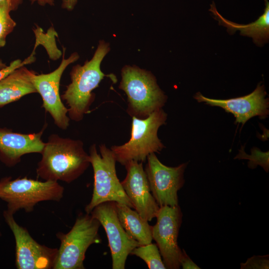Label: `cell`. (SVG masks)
I'll use <instances>...</instances> for the list:
<instances>
[{
    "instance_id": "6da1fadb",
    "label": "cell",
    "mask_w": 269,
    "mask_h": 269,
    "mask_svg": "<svg viewBox=\"0 0 269 269\" xmlns=\"http://www.w3.org/2000/svg\"><path fill=\"white\" fill-rule=\"evenodd\" d=\"M37 164L38 177L44 180L71 183L79 177L90 164L89 154L80 140L52 134L41 152Z\"/></svg>"
},
{
    "instance_id": "7a4b0ae2",
    "label": "cell",
    "mask_w": 269,
    "mask_h": 269,
    "mask_svg": "<svg viewBox=\"0 0 269 269\" xmlns=\"http://www.w3.org/2000/svg\"><path fill=\"white\" fill-rule=\"evenodd\" d=\"M110 50L109 44L100 40L92 59L83 65L73 66L70 73L71 83L61 96L67 105L70 119L79 122L89 112L95 100L92 91L107 76L101 70V63Z\"/></svg>"
},
{
    "instance_id": "3957f363",
    "label": "cell",
    "mask_w": 269,
    "mask_h": 269,
    "mask_svg": "<svg viewBox=\"0 0 269 269\" xmlns=\"http://www.w3.org/2000/svg\"><path fill=\"white\" fill-rule=\"evenodd\" d=\"M121 77L119 88L127 96V112L131 117L145 119L164 106L167 97L150 71L135 65H126L121 71Z\"/></svg>"
},
{
    "instance_id": "277c9868",
    "label": "cell",
    "mask_w": 269,
    "mask_h": 269,
    "mask_svg": "<svg viewBox=\"0 0 269 269\" xmlns=\"http://www.w3.org/2000/svg\"><path fill=\"white\" fill-rule=\"evenodd\" d=\"M132 117L130 140L121 145H113L111 149L117 161L125 165L134 160L144 162L152 153H159L165 146L157 136L158 129L166 124L167 114L162 108L157 110L145 119Z\"/></svg>"
},
{
    "instance_id": "5b68a950",
    "label": "cell",
    "mask_w": 269,
    "mask_h": 269,
    "mask_svg": "<svg viewBox=\"0 0 269 269\" xmlns=\"http://www.w3.org/2000/svg\"><path fill=\"white\" fill-rule=\"evenodd\" d=\"M63 193L64 188L57 181H41L26 177L13 180L6 177L0 180V199L7 203L6 210L13 215L20 209L32 212L42 201H59Z\"/></svg>"
},
{
    "instance_id": "8992f818",
    "label": "cell",
    "mask_w": 269,
    "mask_h": 269,
    "mask_svg": "<svg viewBox=\"0 0 269 269\" xmlns=\"http://www.w3.org/2000/svg\"><path fill=\"white\" fill-rule=\"evenodd\" d=\"M99 150L100 154L95 144L89 150L94 181L91 200L85 209L86 213L90 214L96 206L107 201L124 204L134 208L117 177V160L113 152L103 143L100 145Z\"/></svg>"
},
{
    "instance_id": "52a82bcc",
    "label": "cell",
    "mask_w": 269,
    "mask_h": 269,
    "mask_svg": "<svg viewBox=\"0 0 269 269\" xmlns=\"http://www.w3.org/2000/svg\"><path fill=\"white\" fill-rule=\"evenodd\" d=\"M99 221L90 214L78 215L71 229L66 234L59 232L60 245L53 269H83L85 254L93 244L101 242Z\"/></svg>"
},
{
    "instance_id": "ba28073f",
    "label": "cell",
    "mask_w": 269,
    "mask_h": 269,
    "mask_svg": "<svg viewBox=\"0 0 269 269\" xmlns=\"http://www.w3.org/2000/svg\"><path fill=\"white\" fill-rule=\"evenodd\" d=\"M144 171L151 194L159 207L178 205L177 192L184 184V173L188 162L175 167L162 163L155 153L147 157Z\"/></svg>"
},
{
    "instance_id": "9c48e42d",
    "label": "cell",
    "mask_w": 269,
    "mask_h": 269,
    "mask_svg": "<svg viewBox=\"0 0 269 269\" xmlns=\"http://www.w3.org/2000/svg\"><path fill=\"white\" fill-rule=\"evenodd\" d=\"M3 215L12 231L15 242V266L18 269H53L57 248L37 243L27 229L18 225L13 214L5 210Z\"/></svg>"
},
{
    "instance_id": "30bf717a",
    "label": "cell",
    "mask_w": 269,
    "mask_h": 269,
    "mask_svg": "<svg viewBox=\"0 0 269 269\" xmlns=\"http://www.w3.org/2000/svg\"><path fill=\"white\" fill-rule=\"evenodd\" d=\"M157 222L152 226V239L156 243L166 269L180 268L182 250L177 238L182 223V213L179 205L160 207L156 215Z\"/></svg>"
},
{
    "instance_id": "8fae6325",
    "label": "cell",
    "mask_w": 269,
    "mask_h": 269,
    "mask_svg": "<svg viewBox=\"0 0 269 269\" xmlns=\"http://www.w3.org/2000/svg\"><path fill=\"white\" fill-rule=\"evenodd\" d=\"M97 219L106 233L112 259V269H124L128 256L139 243L127 233L118 217L116 202L96 206L90 213Z\"/></svg>"
},
{
    "instance_id": "7c38bea8",
    "label": "cell",
    "mask_w": 269,
    "mask_h": 269,
    "mask_svg": "<svg viewBox=\"0 0 269 269\" xmlns=\"http://www.w3.org/2000/svg\"><path fill=\"white\" fill-rule=\"evenodd\" d=\"M62 60L57 68L47 74H34V85L37 93L42 99V107L49 113L55 124L62 130H66L69 125L70 118L67 108L62 102L59 93V86L62 75L69 65L79 58L77 52L73 53L65 58V48L63 47Z\"/></svg>"
},
{
    "instance_id": "4fadbf2b",
    "label": "cell",
    "mask_w": 269,
    "mask_h": 269,
    "mask_svg": "<svg viewBox=\"0 0 269 269\" xmlns=\"http://www.w3.org/2000/svg\"><path fill=\"white\" fill-rule=\"evenodd\" d=\"M267 93L263 85L259 83L251 93L242 97L221 100L210 99L204 96L200 92L196 93L194 98L199 103L204 102L211 106L219 107L226 112L232 114L235 124L243 126L251 118L258 116L265 119L269 114V101L266 98Z\"/></svg>"
},
{
    "instance_id": "5bb4252c",
    "label": "cell",
    "mask_w": 269,
    "mask_h": 269,
    "mask_svg": "<svg viewBox=\"0 0 269 269\" xmlns=\"http://www.w3.org/2000/svg\"><path fill=\"white\" fill-rule=\"evenodd\" d=\"M127 174L121 182L134 208L148 221L156 217L160 207L150 190L142 162L131 160L124 165Z\"/></svg>"
},
{
    "instance_id": "9a60e30c",
    "label": "cell",
    "mask_w": 269,
    "mask_h": 269,
    "mask_svg": "<svg viewBox=\"0 0 269 269\" xmlns=\"http://www.w3.org/2000/svg\"><path fill=\"white\" fill-rule=\"evenodd\" d=\"M46 125L38 133L21 134L0 128V160L11 167L20 162L21 157L31 153H41L45 142L41 136Z\"/></svg>"
},
{
    "instance_id": "2e32d148",
    "label": "cell",
    "mask_w": 269,
    "mask_h": 269,
    "mask_svg": "<svg viewBox=\"0 0 269 269\" xmlns=\"http://www.w3.org/2000/svg\"><path fill=\"white\" fill-rule=\"evenodd\" d=\"M36 73L23 66L0 80V108L22 97L37 93L33 78Z\"/></svg>"
},
{
    "instance_id": "e0dca14e",
    "label": "cell",
    "mask_w": 269,
    "mask_h": 269,
    "mask_svg": "<svg viewBox=\"0 0 269 269\" xmlns=\"http://www.w3.org/2000/svg\"><path fill=\"white\" fill-rule=\"evenodd\" d=\"M265 1V8L263 14L256 21L248 24H238L226 19L219 13L214 2L210 5L209 11L220 25L227 28L229 33L233 34L239 30L241 35L253 38L256 44L262 46L268 41L269 38V2L268 0Z\"/></svg>"
},
{
    "instance_id": "ac0fdd59",
    "label": "cell",
    "mask_w": 269,
    "mask_h": 269,
    "mask_svg": "<svg viewBox=\"0 0 269 269\" xmlns=\"http://www.w3.org/2000/svg\"><path fill=\"white\" fill-rule=\"evenodd\" d=\"M119 220L128 235L140 246L151 243L152 226L137 211L126 204L116 202Z\"/></svg>"
},
{
    "instance_id": "d6986e66",
    "label": "cell",
    "mask_w": 269,
    "mask_h": 269,
    "mask_svg": "<svg viewBox=\"0 0 269 269\" xmlns=\"http://www.w3.org/2000/svg\"><path fill=\"white\" fill-rule=\"evenodd\" d=\"M130 254L143 260L149 269H166L156 244L150 243L139 246L135 248Z\"/></svg>"
},
{
    "instance_id": "ffe728a7",
    "label": "cell",
    "mask_w": 269,
    "mask_h": 269,
    "mask_svg": "<svg viewBox=\"0 0 269 269\" xmlns=\"http://www.w3.org/2000/svg\"><path fill=\"white\" fill-rule=\"evenodd\" d=\"M11 11V7L7 0L0 1V47L5 46L7 36L16 26V22L10 15Z\"/></svg>"
},
{
    "instance_id": "44dd1931",
    "label": "cell",
    "mask_w": 269,
    "mask_h": 269,
    "mask_svg": "<svg viewBox=\"0 0 269 269\" xmlns=\"http://www.w3.org/2000/svg\"><path fill=\"white\" fill-rule=\"evenodd\" d=\"M235 159H248L249 160L248 163L249 168L254 169L256 168L258 165H260L267 172L269 171V151L263 152L258 148L254 147L251 149V155H249L244 151L242 147Z\"/></svg>"
},
{
    "instance_id": "7402d4cb",
    "label": "cell",
    "mask_w": 269,
    "mask_h": 269,
    "mask_svg": "<svg viewBox=\"0 0 269 269\" xmlns=\"http://www.w3.org/2000/svg\"><path fill=\"white\" fill-rule=\"evenodd\" d=\"M241 269H269V256H254L240 264Z\"/></svg>"
},
{
    "instance_id": "603a6c76",
    "label": "cell",
    "mask_w": 269,
    "mask_h": 269,
    "mask_svg": "<svg viewBox=\"0 0 269 269\" xmlns=\"http://www.w3.org/2000/svg\"><path fill=\"white\" fill-rule=\"evenodd\" d=\"M34 50L33 51L32 53L30 56L25 59L23 61H21L20 59L15 60L11 62L8 66H7L4 68L0 70V80L2 78L8 75L12 71L15 69L24 66L25 65L30 64L34 61L35 57L34 56L33 53Z\"/></svg>"
},
{
    "instance_id": "cb8c5ba5",
    "label": "cell",
    "mask_w": 269,
    "mask_h": 269,
    "mask_svg": "<svg viewBox=\"0 0 269 269\" xmlns=\"http://www.w3.org/2000/svg\"><path fill=\"white\" fill-rule=\"evenodd\" d=\"M180 266L183 269H200L198 267L187 255L184 250H182V254L179 260Z\"/></svg>"
},
{
    "instance_id": "d4e9b609",
    "label": "cell",
    "mask_w": 269,
    "mask_h": 269,
    "mask_svg": "<svg viewBox=\"0 0 269 269\" xmlns=\"http://www.w3.org/2000/svg\"><path fill=\"white\" fill-rule=\"evenodd\" d=\"M61 7L68 11H71L75 7L78 0H61Z\"/></svg>"
},
{
    "instance_id": "484cf974",
    "label": "cell",
    "mask_w": 269,
    "mask_h": 269,
    "mask_svg": "<svg viewBox=\"0 0 269 269\" xmlns=\"http://www.w3.org/2000/svg\"><path fill=\"white\" fill-rule=\"evenodd\" d=\"M31 4L36 2L40 6H45L49 5L53 6L55 5V0H29Z\"/></svg>"
},
{
    "instance_id": "4316f807",
    "label": "cell",
    "mask_w": 269,
    "mask_h": 269,
    "mask_svg": "<svg viewBox=\"0 0 269 269\" xmlns=\"http://www.w3.org/2000/svg\"><path fill=\"white\" fill-rule=\"evenodd\" d=\"M3 0H0V1ZM7 0L11 7L12 10L14 11L17 9L19 6L22 3L23 0Z\"/></svg>"
},
{
    "instance_id": "83f0119b",
    "label": "cell",
    "mask_w": 269,
    "mask_h": 269,
    "mask_svg": "<svg viewBox=\"0 0 269 269\" xmlns=\"http://www.w3.org/2000/svg\"><path fill=\"white\" fill-rule=\"evenodd\" d=\"M7 66L3 63L2 61H0V70L6 67Z\"/></svg>"
},
{
    "instance_id": "f1b7e54d",
    "label": "cell",
    "mask_w": 269,
    "mask_h": 269,
    "mask_svg": "<svg viewBox=\"0 0 269 269\" xmlns=\"http://www.w3.org/2000/svg\"><path fill=\"white\" fill-rule=\"evenodd\" d=\"M1 236V233L0 232V237Z\"/></svg>"
}]
</instances>
